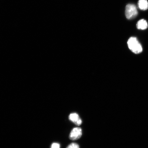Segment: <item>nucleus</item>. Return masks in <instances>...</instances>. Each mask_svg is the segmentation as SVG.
I'll list each match as a JSON object with an SVG mask.
<instances>
[{"label":"nucleus","instance_id":"1","mask_svg":"<svg viewBox=\"0 0 148 148\" xmlns=\"http://www.w3.org/2000/svg\"><path fill=\"white\" fill-rule=\"evenodd\" d=\"M127 44L129 49L136 54L141 53L143 50L141 44L135 37H132L129 38Z\"/></svg>","mask_w":148,"mask_h":148},{"label":"nucleus","instance_id":"5","mask_svg":"<svg viewBox=\"0 0 148 148\" xmlns=\"http://www.w3.org/2000/svg\"><path fill=\"white\" fill-rule=\"evenodd\" d=\"M136 26L138 29L144 30L147 28L148 24L145 20L141 19L138 22Z\"/></svg>","mask_w":148,"mask_h":148},{"label":"nucleus","instance_id":"8","mask_svg":"<svg viewBox=\"0 0 148 148\" xmlns=\"http://www.w3.org/2000/svg\"><path fill=\"white\" fill-rule=\"evenodd\" d=\"M60 144L58 143H53L52 144L51 148H60Z\"/></svg>","mask_w":148,"mask_h":148},{"label":"nucleus","instance_id":"2","mask_svg":"<svg viewBox=\"0 0 148 148\" xmlns=\"http://www.w3.org/2000/svg\"><path fill=\"white\" fill-rule=\"evenodd\" d=\"M138 11L135 5L132 4H127L126 6L125 15L128 19L134 18L138 14Z\"/></svg>","mask_w":148,"mask_h":148},{"label":"nucleus","instance_id":"4","mask_svg":"<svg viewBox=\"0 0 148 148\" xmlns=\"http://www.w3.org/2000/svg\"><path fill=\"white\" fill-rule=\"evenodd\" d=\"M69 119L75 125H80L82 123V120L79 117L78 114L76 113H73L70 114Z\"/></svg>","mask_w":148,"mask_h":148},{"label":"nucleus","instance_id":"7","mask_svg":"<svg viewBox=\"0 0 148 148\" xmlns=\"http://www.w3.org/2000/svg\"><path fill=\"white\" fill-rule=\"evenodd\" d=\"M66 148H79L78 144L73 143L69 144Z\"/></svg>","mask_w":148,"mask_h":148},{"label":"nucleus","instance_id":"6","mask_svg":"<svg viewBox=\"0 0 148 148\" xmlns=\"http://www.w3.org/2000/svg\"><path fill=\"white\" fill-rule=\"evenodd\" d=\"M138 4L140 10H145L148 8V2L147 0H139Z\"/></svg>","mask_w":148,"mask_h":148},{"label":"nucleus","instance_id":"3","mask_svg":"<svg viewBox=\"0 0 148 148\" xmlns=\"http://www.w3.org/2000/svg\"><path fill=\"white\" fill-rule=\"evenodd\" d=\"M82 136V130L80 127L73 128L70 132L69 138L72 140L79 139Z\"/></svg>","mask_w":148,"mask_h":148}]
</instances>
